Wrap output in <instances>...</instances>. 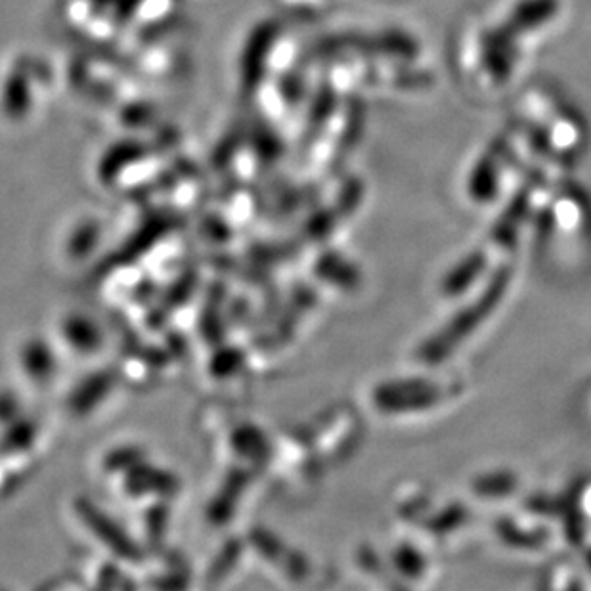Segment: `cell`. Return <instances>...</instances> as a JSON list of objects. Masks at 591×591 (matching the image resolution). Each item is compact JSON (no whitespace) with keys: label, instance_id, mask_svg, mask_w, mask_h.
<instances>
[{"label":"cell","instance_id":"cell-1","mask_svg":"<svg viewBox=\"0 0 591 591\" xmlns=\"http://www.w3.org/2000/svg\"><path fill=\"white\" fill-rule=\"evenodd\" d=\"M517 123L530 140L553 155L582 150L584 123L556 92L536 86L517 104Z\"/></svg>","mask_w":591,"mask_h":591},{"label":"cell","instance_id":"cell-3","mask_svg":"<svg viewBox=\"0 0 591 591\" xmlns=\"http://www.w3.org/2000/svg\"><path fill=\"white\" fill-rule=\"evenodd\" d=\"M86 521L96 522L98 529H100L96 530L98 536H100L102 540H108V542L112 543L110 548H113V550L121 553V556H133V546L129 543L125 536H119L118 532H115L118 529H115L112 522L108 521V519H102L96 509L86 508Z\"/></svg>","mask_w":591,"mask_h":591},{"label":"cell","instance_id":"cell-2","mask_svg":"<svg viewBox=\"0 0 591 591\" xmlns=\"http://www.w3.org/2000/svg\"><path fill=\"white\" fill-rule=\"evenodd\" d=\"M65 337L70 339L71 345H75L81 350H94L100 343V334L98 327L92 322L84 320V318H71L65 322Z\"/></svg>","mask_w":591,"mask_h":591},{"label":"cell","instance_id":"cell-4","mask_svg":"<svg viewBox=\"0 0 591 591\" xmlns=\"http://www.w3.org/2000/svg\"><path fill=\"white\" fill-rule=\"evenodd\" d=\"M52 363L54 360H52L49 348L41 343H31L23 353V366L28 369V374H31L35 379H44L42 376H49L52 366H54Z\"/></svg>","mask_w":591,"mask_h":591}]
</instances>
